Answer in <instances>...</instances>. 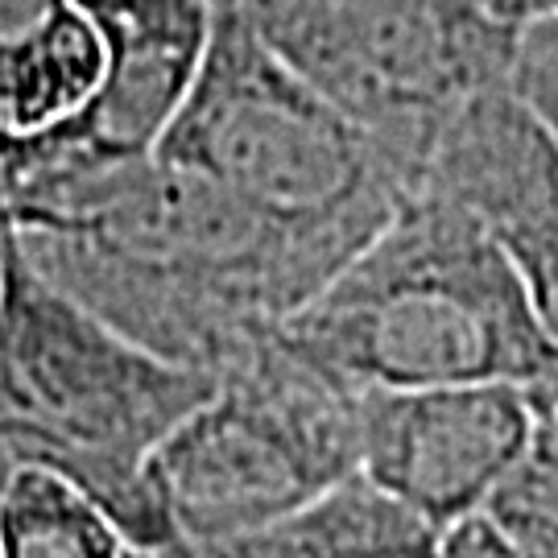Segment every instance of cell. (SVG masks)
<instances>
[{
    "instance_id": "6da1fadb",
    "label": "cell",
    "mask_w": 558,
    "mask_h": 558,
    "mask_svg": "<svg viewBox=\"0 0 558 558\" xmlns=\"http://www.w3.org/2000/svg\"><path fill=\"white\" fill-rule=\"evenodd\" d=\"M25 260L141 352L220 380L336 278L166 158L9 195Z\"/></svg>"
},
{
    "instance_id": "7a4b0ae2",
    "label": "cell",
    "mask_w": 558,
    "mask_h": 558,
    "mask_svg": "<svg viewBox=\"0 0 558 558\" xmlns=\"http://www.w3.org/2000/svg\"><path fill=\"white\" fill-rule=\"evenodd\" d=\"M343 393L558 380V348L509 257L468 211L414 191L274 336Z\"/></svg>"
},
{
    "instance_id": "3957f363",
    "label": "cell",
    "mask_w": 558,
    "mask_h": 558,
    "mask_svg": "<svg viewBox=\"0 0 558 558\" xmlns=\"http://www.w3.org/2000/svg\"><path fill=\"white\" fill-rule=\"evenodd\" d=\"M158 158L199 174L331 274L389 228L414 182L286 71L236 9L216 13L199 80Z\"/></svg>"
},
{
    "instance_id": "277c9868",
    "label": "cell",
    "mask_w": 558,
    "mask_h": 558,
    "mask_svg": "<svg viewBox=\"0 0 558 558\" xmlns=\"http://www.w3.org/2000/svg\"><path fill=\"white\" fill-rule=\"evenodd\" d=\"M232 9L414 191L442 129L509 83L518 41L476 0H236Z\"/></svg>"
},
{
    "instance_id": "5b68a950",
    "label": "cell",
    "mask_w": 558,
    "mask_h": 558,
    "mask_svg": "<svg viewBox=\"0 0 558 558\" xmlns=\"http://www.w3.org/2000/svg\"><path fill=\"white\" fill-rule=\"evenodd\" d=\"M352 401L356 393L327 385L278 339L223 373L211 401L145 463L174 542L248 538L356 480Z\"/></svg>"
},
{
    "instance_id": "8992f818",
    "label": "cell",
    "mask_w": 558,
    "mask_h": 558,
    "mask_svg": "<svg viewBox=\"0 0 558 558\" xmlns=\"http://www.w3.org/2000/svg\"><path fill=\"white\" fill-rule=\"evenodd\" d=\"M0 422L62 451L145 468L220 380L141 352L25 260L0 223Z\"/></svg>"
},
{
    "instance_id": "52a82bcc",
    "label": "cell",
    "mask_w": 558,
    "mask_h": 558,
    "mask_svg": "<svg viewBox=\"0 0 558 558\" xmlns=\"http://www.w3.org/2000/svg\"><path fill=\"white\" fill-rule=\"evenodd\" d=\"M104 38V80L75 120L0 154L4 207L13 191L83 179L158 154L199 80L216 29L211 0H80Z\"/></svg>"
},
{
    "instance_id": "ba28073f",
    "label": "cell",
    "mask_w": 558,
    "mask_h": 558,
    "mask_svg": "<svg viewBox=\"0 0 558 558\" xmlns=\"http://www.w3.org/2000/svg\"><path fill=\"white\" fill-rule=\"evenodd\" d=\"M360 480L447 534L484 513L534 442V398L513 385L356 393Z\"/></svg>"
},
{
    "instance_id": "9c48e42d",
    "label": "cell",
    "mask_w": 558,
    "mask_h": 558,
    "mask_svg": "<svg viewBox=\"0 0 558 558\" xmlns=\"http://www.w3.org/2000/svg\"><path fill=\"white\" fill-rule=\"evenodd\" d=\"M418 191L456 203L497 240L558 348V145L509 83L476 96L442 129Z\"/></svg>"
},
{
    "instance_id": "30bf717a",
    "label": "cell",
    "mask_w": 558,
    "mask_h": 558,
    "mask_svg": "<svg viewBox=\"0 0 558 558\" xmlns=\"http://www.w3.org/2000/svg\"><path fill=\"white\" fill-rule=\"evenodd\" d=\"M104 59L100 29L80 0H0V154L80 117Z\"/></svg>"
},
{
    "instance_id": "8fae6325",
    "label": "cell",
    "mask_w": 558,
    "mask_h": 558,
    "mask_svg": "<svg viewBox=\"0 0 558 558\" xmlns=\"http://www.w3.org/2000/svg\"><path fill=\"white\" fill-rule=\"evenodd\" d=\"M170 558H442V534L356 476L274 530L179 546Z\"/></svg>"
},
{
    "instance_id": "7c38bea8",
    "label": "cell",
    "mask_w": 558,
    "mask_h": 558,
    "mask_svg": "<svg viewBox=\"0 0 558 558\" xmlns=\"http://www.w3.org/2000/svg\"><path fill=\"white\" fill-rule=\"evenodd\" d=\"M124 542L62 480L17 472L0 488V558H120Z\"/></svg>"
},
{
    "instance_id": "4fadbf2b",
    "label": "cell",
    "mask_w": 558,
    "mask_h": 558,
    "mask_svg": "<svg viewBox=\"0 0 558 558\" xmlns=\"http://www.w3.org/2000/svg\"><path fill=\"white\" fill-rule=\"evenodd\" d=\"M509 92L558 145V17L518 34L509 62Z\"/></svg>"
},
{
    "instance_id": "5bb4252c",
    "label": "cell",
    "mask_w": 558,
    "mask_h": 558,
    "mask_svg": "<svg viewBox=\"0 0 558 558\" xmlns=\"http://www.w3.org/2000/svg\"><path fill=\"white\" fill-rule=\"evenodd\" d=\"M442 558H521L509 538L500 534L493 521L476 513V518L459 521L442 534Z\"/></svg>"
},
{
    "instance_id": "9a60e30c",
    "label": "cell",
    "mask_w": 558,
    "mask_h": 558,
    "mask_svg": "<svg viewBox=\"0 0 558 558\" xmlns=\"http://www.w3.org/2000/svg\"><path fill=\"white\" fill-rule=\"evenodd\" d=\"M488 17L505 25L509 34H521L538 21H555L558 17V0H476Z\"/></svg>"
},
{
    "instance_id": "2e32d148",
    "label": "cell",
    "mask_w": 558,
    "mask_h": 558,
    "mask_svg": "<svg viewBox=\"0 0 558 558\" xmlns=\"http://www.w3.org/2000/svg\"><path fill=\"white\" fill-rule=\"evenodd\" d=\"M120 558H170V555H145V550H129V546H124V555Z\"/></svg>"
},
{
    "instance_id": "e0dca14e",
    "label": "cell",
    "mask_w": 558,
    "mask_h": 558,
    "mask_svg": "<svg viewBox=\"0 0 558 558\" xmlns=\"http://www.w3.org/2000/svg\"><path fill=\"white\" fill-rule=\"evenodd\" d=\"M9 220V216H0V223ZM0 311H4V260H0Z\"/></svg>"
},
{
    "instance_id": "ac0fdd59",
    "label": "cell",
    "mask_w": 558,
    "mask_h": 558,
    "mask_svg": "<svg viewBox=\"0 0 558 558\" xmlns=\"http://www.w3.org/2000/svg\"><path fill=\"white\" fill-rule=\"evenodd\" d=\"M0 216H9V207H4V179H0Z\"/></svg>"
},
{
    "instance_id": "d6986e66",
    "label": "cell",
    "mask_w": 558,
    "mask_h": 558,
    "mask_svg": "<svg viewBox=\"0 0 558 558\" xmlns=\"http://www.w3.org/2000/svg\"><path fill=\"white\" fill-rule=\"evenodd\" d=\"M211 4H216V9H232V4H236V0H211Z\"/></svg>"
}]
</instances>
